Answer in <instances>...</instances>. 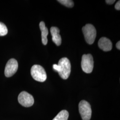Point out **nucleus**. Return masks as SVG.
Returning a JSON list of instances; mask_svg holds the SVG:
<instances>
[{
	"label": "nucleus",
	"mask_w": 120,
	"mask_h": 120,
	"mask_svg": "<svg viewBox=\"0 0 120 120\" xmlns=\"http://www.w3.org/2000/svg\"><path fill=\"white\" fill-rule=\"evenodd\" d=\"M18 101L23 106L29 107L32 106L34 102L33 97L26 91H23L19 95Z\"/></svg>",
	"instance_id": "nucleus-6"
},
{
	"label": "nucleus",
	"mask_w": 120,
	"mask_h": 120,
	"mask_svg": "<svg viewBox=\"0 0 120 120\" xmlns=\"http://www.w3.org/2000/svg\"><path fill=\"white\" fill-rule=\"evenodd\" d=\"M8 29L2 22H0V36H4L7 34Z\"/></svg>",
	"instance_id": "nucleus-12"
},
{
	"label": "nucleus",
	"mask_w": 120,
	"mask_h": 120,
	"mask_svg": "<svg viewBox=\"0 0 120 120\" xmlns=\"http://www.w3.org/2000/svg\"><path fill=\"white\" fill-rule=\"evenodd\" d=\"M53 68L54 70L58 72L60 70V67L58 64H54L53 65Z\"/></svg>",
	"instance_id": "nucleus-14"
},
{
	"label": "nucleus",
	"mask_w": 120,
	"mask_h": 120,
	"mask_svg": "<svg viewBox=\"0 0 120 120\" xmlns=\"http://www.w3.org/2000/svg\"><path fill=\"white\" fill-rule=\"evenodd\" d=\"M18 68L17 60L12 58L8 61L4 69V74L6 77H12L17 72Z\"/></svg>",
	"instance_id": "nucleus-7"
},
{
	"label": "nucleus",
	"mask_w": 120,
	"mask_h": 120,
	"mask_svg": "<svg viewBox=\"0 0 120 120\" xmlns=\"http://www.w3.org/2000/svg\"><path fill=\"white\" fill-rule=\"evenodd\" d=\"M115 8L117 10H120V1H118L115 5Z\"/></svg>",
	"instance_id": "nucleus-15"
},
{
	"label": "nucleus",
	"mask_w": 120,
	"mask_h": 120,
	"mask_svg": "<svg viewBox=\"0 0 120 120\" xmlns=\"http://www.w3.org/2000/svg\"><path fill=\"white\" fill-rule=\"evenodd\" d=\"M69 116L68 112L66 110H63L60 112L52 120H68Z\"/></svg>",
	"instance_id": "nucleus-11"
},
{
	"label": "nucleus",
	"mask_w": 120,
	"mask_h": 120,
	"mask_svg": "<svg viewBox=\"0 0 120 120\" xmlns=\"http://www.w3.org/2000/svg\"><path fill=\"white\" fill-rule=\"evenodd\" d=\"M98 45L99 47L104 51H109L112 49L111 41L105 37H102L100 39Z\"/></svg>",
	"instance_id": "nucleus-8"
},
{
	"label": "nucleus",
	"mask_w": 120,
	"mask_h": 120,
	"mask_svg": "<svg viewBox=\"0 0 120 120\" xmlns=\"http://www.w3.org/2000/svg\"><path fill=\"white\" fill-rule=\"evenodd\" d=\"M81 64L82 70L85 73H92L94 66V59L92 55L90 54H84L82 56Z\"/></svg>",
	"instance_id": "nucleus-5"
},
{
	"label": "nucleus",
	"mask_w": 120,
	"mask_h": 120,
	"mask_svg": "<svg viewBox=\"0 0 120 120\" xmlns=\"http://www.w3.org/2000/svg\"><path fill=\"white\" fill-rule=\"evenodd\" d=\"M82 32L87 43L92 45L94 42L97 36V31L94 26L88 24L82 28Z\"/></svg>",
	"instance_id": "nucleus-3"
},
{
	"label": "nucleus",
	"mask_w": 120,
	"mask_h": 120,
	"mask_svg": "<svg viewBox=\"0 0 120 120\" xmlns=\"http://www.w3.org/2000/svg\"><path fill=\"white\" fill-rule=\"evenodd\" d=\"M79 111L83 120H90L92 115V109L90 103L82 100L79 104Z\"/></svg>",
	"instance_id": "nucleus-4"
},
{
	"label": "nucleus",
	"mask_w": 120,
	"mask_h": 120,
	"mask_svg": "<svg viewBox=\"0 0 120 120\" xmlns=\"http://www.w3.org/2000/svg\"><path fill=\"white\" fill-rule=\"evenodd\" d=\"M58 65L60 67V70L58 72L60 77L63 79L68 78L71 73V63L66 57L62 58L59 60Z\"/></svg>",
	"instance_id": "nucleus-1"
},
{
	"label": "nucleus",
	"mask_w": 120,
	"mask_h": 120,
	"mask_svg": "<svg viewBox=\"0 0 120 120\" xmlns=\"http://www.w3.org/2000/svg\"><path fill=\"white\" fill-rule=\"evenodd\" d=\"M58 2H60L61 4H63L64 6L69 7L72 8L74 6V3L73 0H58Z\"/></svg>",
	"instance_id": "nucleus-13"
},
{
	"label": "nucleus",
	"mask_w": 120,
	"mask_h": 120,
	"mask_svg": "<svg viewBox=\"0 0 120 120\" xmlns=\"http://www.w3.org/2000/svg\"><path fill=\"white\" fill-rule=\"evenodd\" d=\"M116 48L118 49H119V50H120V41H118L116 44Z\"/></svg>",
	"instance_id": "nucleus-17"
},
{
	"label": "nucleus",
	"mask_w": 120,
	"mask_h": 120,
	"mask_svg": "<svg viewBox=\"0 0 120 120\" xmlns=\"http://www.w3.org/2000/svg\"><path fill=\"white\" fill-rule=\"evenodd\" d=\"M50 32L52 36V41L57 46H59L61 44V38L60 34V30L56 27H52Z\"/></svg>",
	"instance_id": "nucleus-9"
},
{
	"label": "nucleus",
	"mask_w": 120,
	"mask_h": 120,
	"mask_svg": "<svg viewBox=\"0 0 120 120\" xmlns=\"http://www.w3.org/2000/svg\"><path fill=\"white\" fill-rule=\"evenodd\" d=\"M39 26L41 32L42 42L44 45H46L48 43L47 36L49 34L48 29L45 26V23L44 22H41L40 23Z\"/></svg>",
	"instance_id": "nucleus-10"
},
{
	"label": "nucleus",
	"mask_w": 120,
	"mask_h": 120,
	"mask_svg": "<svg viewBox=\"0 0 120 120\" xmlns=\"http://www.w3.org/2000/svg\"><path fill=\"white\" fill-rule=\"evenodd\" d=\"M105 1L108 4H113L115 2V0H106Z\"/></svg>",
	"instance_id": "nucleus-16"
},
{
	"label": "nucleus",
	"mask_w": 120,
	"mask_h": 120,
	"mask_svg": "<svg viewBox=\"0 0 120 120\" xmlns=\"http://www.w3.org/2000/svg\"><path fill=\"white\" fill-rule=\"evenodd\" d=\"M31 74L35 80L39 82H45L47 79L46 73L43 67L35 64L31 69Z\"/></svg>",
	"instance_id": "nucleus-2"
}]
</instances>
